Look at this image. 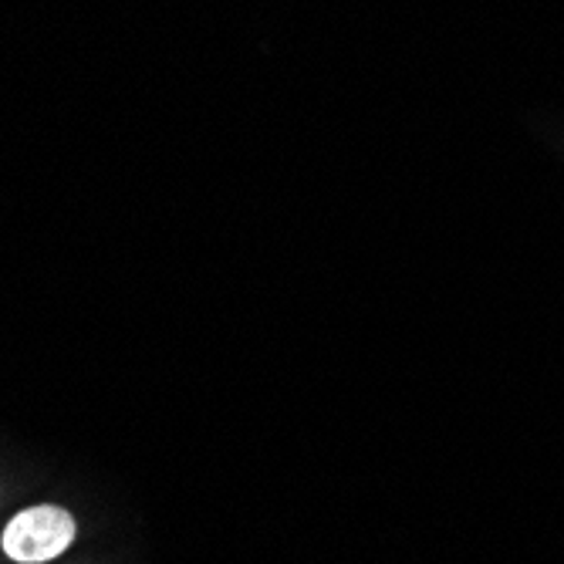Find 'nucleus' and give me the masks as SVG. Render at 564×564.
<instances>
[{"label":"nucleus","mask_w":564,"mask_h":564,"mask_svg":"<svg viewBox=\"0 0 564 564\" xmlns=\"http://www.w3.org/2000/svg\"><path fill=\"white\" fill-rule=\"evenodd\" d=\"M78 534L75 518L65 507L55 503H37L14 514L0 534V547L18 564H44L62 557Z\"/></svg>","instance_id":"f257e3e1"}]
</instances>
